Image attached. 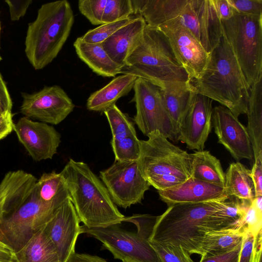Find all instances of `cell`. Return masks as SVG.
I'll return each instance as SVG.
<instances>
[{"mask_svg": "<svg viewBox=\"0 0 262 262\" xmlns=\"http://www.w3.org/2000/svg\"><path fill=\"white\" fill-rule=\"evenodd\" d=\"M250 174L254 184L255 197L262 196V160H254Z\"/></svg>", "mask_w": 262, "mask_h": 262, "instance_id": "44", "label": "cell"}, {"mask_svg": "<svg viewBox=\"0 0 262 262\" xmlns=\"http://www.w3.org/2000/svg\"><path fill=\"white\" fill-rule=\"evenodd\" d=\"M140 140L138 159L144 178L158 191L180 184L191 177V156L168 140L159 131Z\"/></svg>", "mask_w": 262, "mask_h": 262, "instance_id": "6", "label": "cell"}, {"mask_svg": "<svg viewBox=\"0 0 262 262\" xmlns=\"http://www.w3.org/2000/svg\"><path fill=\"white\" fill-rule=\"evenodd\" d=\"M35 185L19 206L10 211L15 207L12 206L0 215V241L15 253L49 221L58 209L40 200Z\"/></svg>", "mask_w": 262, "mask_h": 262, "instance_id": "8", "label": "cell"}, {"mask_svg": "<svg viewBox=\"0 0 262 262\" xmlns=\"http://www.w3.org/2000/svg\"><path fill=\"white\" fill-rule=\"evenodd\" d=\"M136 113L134 121L142 133L147 136L158 130L170 140L178 139L172 121L167 112L160 88L138 77L133 88Z\"/></svg>", "mask_w": 262, "mask_h": 262, "instance_id": "9", "label": "cell"}, {"mask_svg": "<svg viewBox=\"0 0 262 262\" xmlns=\"http://www.w3.org/2000/svg\"><path fill=\"white\" fill-rule=\"evenodd\" d=\"M255 236L247 231L243 239L238 262H253Z\"/></svg>", "mask_w": 262, "mask_h": 262, "instance_id": "41", "label": "cell"}, {"mask_svg": "<svg viewBox=\"0 0 262 262\" xmlns=\"http://www.w3.org/2000/svg\"><path fill=\"white\" fill-rule=\"evenodd\" d=\"M146 23L140 15L120 28L102 43L109 56L122 67L128 57L140 43Z\"/></svg>", "mask_w": 262, "mask_h": 262, "instance_id": "21", "label": "cell"}, {"mask_svg": "<svg viewBox=\"0 0 262 262\" xmlns=\"http://www.w3.org/2000/svg\"><path fill=\"white\" fill-rule=\"evenodd\" d=\"M107 0H79L80 13L94 25H102V16Z\"/></svg>", "mask_w": 262, "mask_h": 262, "instance_id": "38", "label": "cell"}, {"mask_svg": "<svg viewBox=\"0 0 262 262\" xmlns=\"http://www.w3.org/2000/svg\"><path fill=\"white\" fill-rule=\"evenodd\" d=\"M179 17L208 53L217 46L222 27L212 0H188Z\"/></svg>", "mask_w": 262, "mask_h": 262, "instance_id": "13", "label": "cell"}, {"mask_svg": "<svg viewBox=\"0 0 262 262\" xmlns=\"http://www.w3.org/2000/svg\"><path fill=\"white\" fill-rule=\"evenodd\" d=\"M41 201L57 208L70 199V193L61 173L53 171L43 173L36 183Z\"/></svg>", "mask_w": 262, "mask_h": 262, "instance_id": "31", "label": "cell"}, {"mask_svg": "<svg viewBox=\"0 0 262 262\" xmlns=\"http://www.w3.org/2000/svg\"><path fill=\"white\" fill-rule=\"evenodd\" d=\"M66 262H107L98 256L83 253H73Z\"/></svg>", "mask_w": 262, "mask_h": 262, "instance_id": "48", "label": "cell"}, {"mask_svg": "<svg viewBox=\"0 0 262 262\" xmlns=\"http://www.w3.org/2000/svg\"><path fill=\"white\" fill-rule=\"evenodd\" d=\"M212 101L196 91L181 121L179 140L190 149L202 150L211 130Z\"/></svg>", "mask_w": 262, "mask_h": 262, "instance_id": "16", "label": "cell"}, {"mask_svg": "<svg viewBox=\"0 0 262 262\" xmlns=\"http://www.w3.org/2000/svg\"><path fill=\"white\" fill-rule=\"evenodd\" d=\"M188 0H132L134 15H140L146 24L159 27L179 17Z\"/></svg>", "mask_w": 262, "mask_h": 262, "instance_id": "22", "label": "cell"}, {"mask_svg": "<svg viewBox=\"0 0 262 262\" xmlns=\"http://www.w3.org/2000/svg\"><path fill=\"white\" fill-rule=\"evenodd\" d=\"M212 2L221 20L228 19L233 15L235 9L228 0H212Z\"/></svg>", "mask_w": 262, "mask_h": 262, "instance_id": "46", "label": "cell"}, {"mask_svg": "<svg viewBox=\"0 0 262 262\" xmlns=\"http://www.w3.org/2000/svg\"><path fill=\"white\" fill-rule=\"evenodd\" d=\"M248 101V125L254 160H262V76L250 87Z\"/></svg>", "mask_w": 262, "mask_h": 262, "instance_id": "26", "label": "cell"}, {"mask_svg": "<svg viewBox=\"0 0 262 262\" xmlns=\"http://www.w3.org/2000/svg\"><path fill=\"white\" fill-rule=\"evenodd\" d=\"M12 106L8 89L0 73V114L12 112Z\"/></svg>", "mask_w": 262, "mask_h": 262, "instance_id": "45", "label": "cell"}, {"mask_svg": "<svg viewBox=\"0 0 262 262\" xmlns=\"http://www.w3.org/2000/svg\"><path fill=\"white\" fill-rule=\"evenodd\" d=\"M14 125L12 112L0 114V140L12 132Z\"/></svg>", "mask_w": 262, "mask_h": 262, "instance_id": "47", "label": "cell"}, {"mask_svg": "<svg viewBox=\"0 0 262 262\" xmlns=\"http://www.w3.org/2000/svg\"><path fill=\"white\" fill-rule=\"evenodd\" d=\"M99 177L113 202L123 208L140 203L150 186L142 173L138 160L115 161L100 172Z\"/></svg>", "mask_w": 262, "mask_h": 262, "instance_id": "10", "label": "cell"}, {"mask_svg": "<svg viewBox=\"0 0 262 262\" xmlns=\"http://www.w3.org/2000/svg\"><path fill=\"white\" fill-rule=\"evenodd\" d=\"M13 130L34 161L51 159L57 153L61 135L53 126L24 116L14 124Z\"/></svg>", "mask_w": 262, "mask_h": 262, "instance_id": "17", "label": "cell"}, {"mask_svg": "<svg viewBox=\"0 0 262 262\" xmlns=\"http://www.w3.org/2000/svg\"><path fill=\"white\" fill-rule=\"evenodd\" d=\"M242 242L234 249L217 255L202 256L199 262H238Z\"/></svg>", "mask_w": 262, "mask_h": 262, "instance_id": "43", "label": "cell"}, {"mask_svg": "<svg viewBox=\"0 0 262 262\" xmlns=\"http://www.w3.org/2000/svg\"><path fill=\"white\" fill-rule=\"evenodd\" d=\"M9 8L11 20L17 21L23 17L32 2V0H6Z\"/></svg>", "mask_w": 262, "mask_h": 262, "instance_id": "42", "label": "cell"}, {"mask_svg": "<svg viewBox=\"0 0 262 262\" xmlns=\"http://www.w3.org/2000/svg\"><path fill=\"white\" fill-rule=\"evenodd\" d=\"M2 60V57L1 56V55H0V61H1Z\"/></svg>", "mask_w": 262, "mask_h": 262, "instance_id": "50", "label": "cell"}, {"mask_svg": "<svg viewBox=\"0 0 262 262\" xmlns=\"http://www.w3.org/2000/svg\"><path fill=\"white\" fill-rule=\"evenodd\" d=\"M73 46L79 58L97 75L115 77L122 73L123 67L109 56L102 43H87L79 37L74 41Z\"/></svg>", "mask_w": 262, "mask_h": 262, "instance_id": "24", "label": "cell"}, {"mask_svg": "<svg viewBox=\"0 0 262 262\" xmlns=\"http://www.w3.org/2000/svg\"><path fill=\"white\" fill-rule=\"evenodd\" d=\"M261 230L255 236V252L253 262H261Z\"/></svg>", "mask_w": 262, "mask_h": 262, "instance_id": "49", "label": "cell"}, {"mask_svg": "<svg viewBox=\"0 0 262 262\" xmlns=\"http://www.w3.org/2000/svg\"><path fill=\"white\" fill-rule=\"evenodd\" d=\"M85 233L100 241L114 258L123 262H161L148 240L136 233L113 225L104 228H88Z\"/></svg>", "mask_w": 262, "mask_h": 262, "instance_id": "11", "label": "cell"}, {"mask_svg": "<svg viewBox=\"0 0 262 262\" xmlns=\"http://www.w3.org/2000/svg\"><path fill=\"white\" fill-rule=\"evenodd\" d=\"M261 222L262 209L256 206L253 200H246L243 217V226L247 231L255 236L262 229Z\"/></svg>", "mask_w": 262, "mask_h": 262, "instance_id": "37", "label": "cell"}, {"mask_svg": "<svg viewBox=\"0 0 262 262\" xmlns=\"http://www.w3.org/2000/svg\"><path fill=\"white\" fill-rule=\"evenodd\" d=\"M137 78L130 74H122L115 77L104 86L91 94L87 100L88 110L103 112L116 104L119 98L131 91Z\"/></svg>", "mask_w": 262, "mask_h": 262, "instance_id": "23", "label": "cell"}, {"mask_svg": "<svg viewBox=\"0 0 262 262\" xmlns=\"http://www.w3.org/2000/svg\"><path fill=\"white\" fill-rule=\"evenodd\" d=\"M45 225L15 253V262H59L56 250Z\"/></svg>", "mask_w": 262, "mask_h": 262, "instance_id": "27", "label": "cell"}, {"mask_svg": "<svg viewBox=\"0 0 262 262\" xmlns=\"http://www.w3.org/2000/svg\"><path fill=\"white\" fill-rule=\"evenodd\" d=\"M157 216L149 214H134L124 217L123 222L134 223L137 227V232L148 240L156 222Z\"/></svg>", "mask_w": 262, "mask_h": 262, "instance_id": "39", "label": "cell"}, {"mask_svg": "<svg viewBox=\"0 0 262 262\" xmlns=\"http://www.w3.org/2000/svg\"><path fill=\"white\" fill-rule=\"evenodd\" d=\"M245 232L243 226L208 232L200 242L199 254L217 255L232 250L243 241Z\"/></svg>", "mask_w": 262, "mask_h": 262, "instance_id": "28", "label": "cell"}, {"mask_svg": "<svg viewBox=\"0 0 262 262\" xmlns=\"http://www.w3.org/2000/svg\"><path fill=\"white\" fill-rule=\"evenodd\" d=\"M74 21L73 10L67 0L41 6L36 19L28 24L25 40L26 57L35 70L42 69L56 57Z\"/></svg>", "mask_w": 262, "mask_h": 262, "instance_id": "5", "label": "cell"}, {"mask_svg": "<svg viewBox=\"0 0 262 262\" xmlns=\"http://www.w3.org/2000/svg\"><path fill=\"white\" fill-rule=\"evenodd\" d=\"M20 112L31 119L52 125L64 120L73 112L75 104L60 86H45L33 93L21 92Z\"/></svg>", "mask_w": 262, "mask_h": 262, "instance_id": "12", "label": "cell"}, {"mask_svg": "<svg viewBox=\"0 0 262 262\" xmlns=\"http://www.w3.org/2000/svg\"><path fill=\"white\" fill-rule=\"evenodd\" d=\"M149 242L161 262H194L190 254L181 247Z\"/></svg>", "mask_w": 262, "mask_h": 262, "instance_id": "36", "label": "cell"}, {"mask_svg": "<svg viewBox=\"0 0 262 262\" xmlns=\"http://www.w3.org/2000/svg\"><path fill=\"white\" fill-rule=\"evenodd\" d=\"M223 35L235 56L248 90L262 76V15L237 12L221 20Z\"/></svg>", "mask_w": 262, "mask_h": 262, "instance_id": "7", "label": "cell"}, {"mask_svg": "<svg viewBox=\"0 0 262 262\" xmlns=\"http://www.w3.org/2000/svg\"><path fill=\"white\" fill-rule=\"evenodd\" d=\"M243 200L228 196L221 200L168 205L157 216L150 242L181 247L199 254L200 244L209 231L243 226Z\"/></svg>", "mask_w": 262, "mask_h": 262, "instance_id": "1", "label": "cell"}, {"mask_svg": "<svg viewBox=\"0 0 262 262\" xmlns=\"http://www.w3.org/2000/svg\"><path fill=\"white\" fill-rule=\"evenodd\" d=\"M191 177L225 187V175L220 160L208 150L190 154Z\"/></svg>", "mask_w": 262, "mask_h": 262, "instance_id": "29", "label": "cell"}, {"mask_svg": "<svg viewBox=\"0 0 262 262\" xmlns=\"http://www.w3.org/2000/svg\"><path fill=\"white\" fill-rule=\"evenodd\" d=\"M121 74L135 75L160 88L191 81L166 36L159 28L147 25L138 46L127 58Z\"/></svg>", "mask_w": 262, "mask_h": 262, "instance_id": "4", "label": "cell"}, {"mask_svg": "<svg viewBox=\"0 0 262 262\" xmlns=\"http://www.w3.org/2000/svg\"><path fill=\"white\" fill-rule=\"evenodd\" d=\"M225 175V187L228 196L241 200H253L254 187L250 170L239 162H233L229 165Z\"/></svg>", "mask_w": 262, "mask_h": 262, "instance_id": "30", "label": "cell"}, {"mask_svg": "<svg viewBox=\"0 0 262 262\" xmlns=\"http://www.w3.org/2000/svg\"><path fill=\"white\" fill-rule=\"evenodd\" d=\"M228 2L238 12L262 15V0H228Z\"/></svg>", "mask_w": 262, "mask_h": 262, "instance_id": "40", "label": "cell"}, {"mask_svg": "<svg viewBox=\"0 0 262 262\" xmlns=\"http://www.w3.org/2000/svg\"><path fill=\"white\" fill-rule=\"evenodd\" d=\"M166 36L178 60L192 81L197 79L209 60L208 53L183 25L179 16L158 27Z\"/></svg>", "mask_w": 262, "mask_h": 262, "instance_id": "14", "label": "cell"}, {"mask_svg": "<svg viewBox=\"0 0 262 262\" xmlns=\"http://www.w3.org/2000/svg\"><path fill=\"white\" fill-rule=\"evenodd\" d=\"M134 15L132 0H107L103 16L102 24L114 22Z\"/></svg>", "mask_w": 262, "mask_h": 262, "instance_id": "35", "label": "cell"}, {"mask_svg": "<svg viewBox=\"0 0 262 262\" xmlns=\"http://www.w3.org/2000/svg\"><path fill=\"white\" fill-rule=\"evenodd\" d=\"M111 144L115 155V161H134L139 159L141 143L137 135L119 140H111Z\"/></svg>", "mask_w": 262, "mask_h": 262, "instance_id": "33", "label": "cell"}, {"mask_svg": "<svg viewBox=\"0 0 262 262\" xmlns=\"http://www.w3.org/2000/svg\"><path fill=\"white\" fill-rule=\"evenodd\" d=\"M104 113L112 132L111 140H119L127 137L137 135L134 124L126 114L123 113L114 104L105 111Z\"/></svg>", "mask_w": 262, "mask_h": 262, "instance_id": "32", "label": "cell"}, {"mask_svg": "<svg viewBox=\"0 0 262 262\" xmlns=\"http://www.w3.org/2000/svg\"><path fill=\"white\" fill-rule=\"evenodd\" d=\"M192 81L196 92L218 102L236 117L247 113L249 90L223 35L210 53L204 71L197 79Z\"/></svg>", "mask_w": 262, "mask_h": 262, "instance_id": "3", "label": "cell"}, {"mask_svg": "<svg viewBox=\"0 0 262 262\" xmlns=\"http://www.w3.org/2000/svg\"><path fill=\"white\" fill-rule=\"evenodd\" d=\"M80 222L69 200L55 211L46 224V232L56 250L59 262H66L75 252L76 242L81 233Z\"/></svg>", "mask_w": 262, "mask_h": 262, "instance_id": "18", "label": "cell"}, {"mask_svg": "<svg viewBox=\"0 0 262 262\" xmlns=\"http://www.w3.org/2000/svg\"><path fill=\"white\" fill-rule=\"evenodd\" d=\"M211 122L218 142L226 148L237 162L242 159H253L247 128L228 108L223 105L213 107Z\"/></svg>", "mask_w": 262, "mask_h": 262, "instance_id": "15", "label": "cell"}, {"mask_svg": "<svg viewBox=\"0 0 262 262\" xmlns=\"http://www.w3.org/2000/svg\"><path fill=\"white\" fill-rule=\"evenodd\" d=\"M160 89L166 109L179 140L181 121L190 105L196 90L191 82L172 83Z\"/></svg>", "mask_w": 262, "mask_h": 262, "instance_id": "25", "label": "cell"}, {"mask_svg": "<svg viewBox=\"0 0 262 262\" xmlns=\"http://www.w3.org/2000/svg\"><path fill=\"white\" fill-rule=\"evenodd\" d=\"M134 17L130 16L114 22L102 24L89 30L80 38L87 43H102L118 30L127 24Z\"/></svg>", "mask_w": 262, "mask_h": 262, "instance_id": "34", "label": "cell"}, {"mask_svg": "<svg viewBox=\"0 0 262 262\" xmlns=\"http://www.w3.org/2000/svg\"><path fill=\"white\" fill-rule=\"evenodd\" d=\"M37 179L22 170L7 172L0 183V215L9 208L24 201ZM15 253L0 241V262H15Z\"/></svg>", "mask_w": 262, "mask_h": 262, "instance_id": "19", "label": "cell"}, {"mask_svg": "<svg viewBox=\"0 0 262 262\" xmlns=\"http://www.w3.org/2000/svg\"><path fill=\"white\" fill-rule=\"evenodd\" d=\"M158 191L160 199L167 206L221 200L228 197L225 187L192 177L173 187Z\"/></svg>", "mask_w": 262, "mask_h": 262, "instance_id": "20", "label": "cell"}, {"mask_svg": "<svg viewBox=\"0 0 262 262\" xmlns=\"http://www.w3.org/2000/svg\"><path fill=\"white\" fill-rule=\"evenodd\" d=\"M80 222L88 228L117 225L125 216L87 164L70 159L60 172Z\"/></svg>", "mask_w": 262, "mask_h": 262, "instance_id": "2", "label": "cell"}, {"mask_svg": "<svg viewBox=\"0 0 262 262\" xmlns=\"http://www.w3.org/2000/svg\"><path fill=\"white\" fill-rule=\"evenodd\" d=\"M1 23H0V35H1Z\"/></svg>", "mask_w": 262, "mask_h": 262, "instance_id": "51", "label": "cell"}]
</instances>
